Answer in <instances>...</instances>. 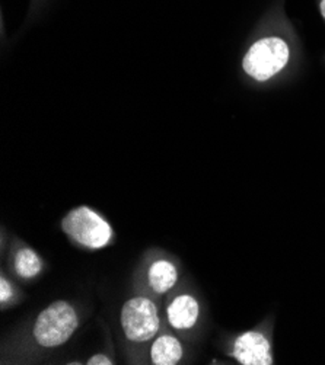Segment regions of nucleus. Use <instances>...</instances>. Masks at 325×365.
<instances>
[{
  "label": "nucleus",
  "instance_id": "6",
  "mask_svg": "<svg viewBox=\"0 0 325 365\" xmlns=\"http://www.w3.org/2000/svg\"><path fill=\"white\" fill-rule=\"evenodd\" d=\"M166 322L172 331L186 334L193 331L201 317V306L190 293H178L169 297L165 307Z\"/></svg>",
  "mask_w": 325,
  "mask_h": 365
},
{
  "label": "nucleus",
  "instance_id": "1",
  "mask_svg": "<svg viewBox=\"0 0 325 365\" xmlns=\"http://www.w3.org/2000/svg\"><path fill=\"white\" fill-rule=\"evenodd\" d=\"M295 57L291 34L279 29L263 32L251 41L242 56V75L254 85L274 83L292 68Z\"/></svg>",
  "mask_w": 325,
  "mask_h": 365
},
{
  "label": "nucleus",
  "instance_id": "2",
  "mask_svg": "<svg viewBox=\"0 0 325 365\" xmlns=\"http://www.w3.org/2000/svg\"><path fill=\"white\" fill-rule=\"evenodd\" d=\"M78 310L69 302L57 300L49 304L32 324V339L43 349H54L70 341L79 329Z\"/></svg>",
  "mask_w": 325,
  "mask_h": 365
},
{
  "label": "nucleus",
  "instance_id": "4",
  "mask_svg": "<svg viewBox=\"0 0 325 365\" xmlns=\"http://www.w3.org/2000/svg\"><path fill=\"white\" fill-rule=\"evenodd\" d=\"M120 326L130 344H151L161 332V314L156 303L141 294L130 297L121 306Z\"/></svg>",
  "mask_w": 325,
  "mask_h": 365
},
{
  "label": "nucleus",
  "instance_id": "12",
  "mask_svg": "<svg viewBox=\"0 0 325 365\" xmlns=\"http://www.w3.org/2000/svg\"><path fill=\"white\" fill-rule=\"evenodd\" d=\"M318 8H319V14L322 21L325 22V0H318Z\"/></svg>",
  "mask_w": 325,
  "mask_h": 365
},
{
  "label": "nucleus",
  "instance_id": "11",
  "mask_svg": "<svg viewBox=\"0 0 325 365\" xmlns=\"http://www.w3.org/2000/svg\"><path fill=\"white\" fill-rule=\"evenodd\" d=\"M88 365H113L114 361L111 356H108L105 354H95L86 361Z\"/></svg>",
  "mask_w": 325,
  "mask_h": 365
},
{
  "label": "nucleus",
  "instance_id": "7",
  "mask_svg": "<svg viewBox=\"0 0 325 365\" xmlns=\"http://www.w3.org/2000/svg\"><path fill=\"white\" fill-rule=\"evenodd\" d=\"M179 272L176 265L166 258L152 261L146 269L148 288L156 296H165L176 285Z\"/></svg>",
  "mask_w": 325,
  "mask_h": 365
},
{
  "label": "nucleus",
  "instance_id": "5",
  "mask_svg": "<svg viewBox=\"0 0 325 365\" xmlns=\"http://www.w3.org/2000/svg\"><path fill=\"white\" fill-rule=\"evenodd\" d=\"M273 322L263 320L254 329L229 336L225 352L241 365H273Z\"/></svg>",
  "mask_w": 325,
  "mask_h": 365
},
{
  "label": "nucleus",
  "instance_id": "9",
  "mask_svg": "<svg viewBox=\"0 0 325 365\" xmlns=\"http://www.w3.org/2000/svg\"><path fill=\"white\" fill-rule=\"evenodd\" d=\"M15 274L22 279H32L43 271L40 255L28 246H21L14 257Z\"/></svg>",
  "mask_w": 325,
  "mask_h": 365
},
{
  "label": "nucleus",
  "instance_id": "3",
  "mask_svg": "<svg viewBox=\"0 0 325 365\" xmlns=\"http://www.w3.org/2000/svg\"><path fill=\"white\" fill-rule=\"evenodd\" d=\"M64 235L81 247L99 250L114 240V229L91 207L81 205L70 210L61 220Z\"/></svg>",
  "mask_w": 325,
  "mask_h": 365
},
{
  "label": "nucleus",
  "instance_id": "8",
  "mask_svg": "<svg viewBox=\"0 0 325 365\" xmlns=\"http://www.w3.org/2000/svg\"><path fill=\"white\" fill-rule=\"evenodd\" d=\"M183 342L172 334H159L149 348V359L154 365H176L184 358Z\"/></svg>",
  "mask_w": 325,
  "mask_h": 365
},
{
  "label": "nucleus",
  "instance_id": "10",
  "mask_svg": "<svg viewBox=\"0 0 325 365\" xmlns=\"http://www.w3.org/2000/svg\"><path fill=\"white\" fill-rule=\"evenodd\" d=\"M14 296H15L14 285L5 275H2L0 277V303H2V307H5L8 303H11Z\"/></svg>",
  "mask_w": 325,
  "mask_h": 365
}]
</instances>
